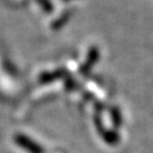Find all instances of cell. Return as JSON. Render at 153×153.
<instances>
[{
  "label": "cell",
  "mask_w": 153,
  "mask_h": 153,
  "mask_svg": "<svg viewBox=\"0 0 153 153\" xmlns=\"http://www.w3.org/2000/svg\"><path fill=\"white\" fill-rule=\"evenodd\" d=\"M19 141H21V144H22L24 148H26L31 153H43V149L41 148L40 145L35 144L34 142H32L31 140H27L25 137H19Z\"/></svg>",
  "instance_id": "obj_2"
},
{
  "label": "cell",
  "mask_w": 153,
  "mask_h": 153,
  "mask_svg": "<svg viewBox=\"0 0 153 153\" xmlns=\"http://www.w3.org/2000/svg\"><path fill=\"white\" fill-rule=\"evenodd\" d=\"M94 125L98 131L99 135L103 138V141L109 145H117L120 142V136L119 134L115 131V129H107L102 124V119L99 114L94 116Z\"/></svg>",
  "instance_id": "obj_1"
},
{
  "label": "cell",
  "mask_w": 153,
  "mask_h": 153,
  "mask_svg": "<svg viewBox=\"0 0 153 153\" xmlns=\"http://www.w3.org/2000/svg\"><path fill=\"white\" fill-rule=\"evenodd\" d=\"M110 117H111V120H112V124H114V127L115 128H119L123 125V117H121V114L119 109L117 107H114L111 111H110Z\"/></svg>",
  "instance_id": "obj_3"
}]
</instances>
